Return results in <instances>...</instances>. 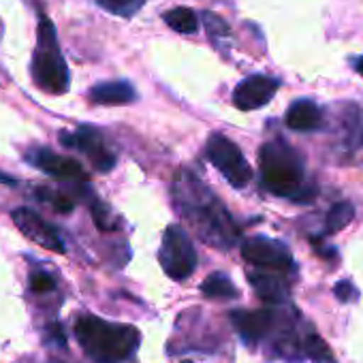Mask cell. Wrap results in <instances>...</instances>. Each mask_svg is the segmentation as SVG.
<instances>
[{
	"mask_svg": "<svg viewBox=\"0 0 363 363\" xmlns=\"http://www.w3.org/2000/svg\"><path fill=\"white\" fill-rule=\"evenodd\" d=\"M173 197L182 216L197 229L203 240L218 248H231L238 242L240 229L235 227L233 218L195 175H179Z\"/></svg>",
	"mask_w": 363,
	"mask_h": 363,
	"instance_id": "cell-1",
	"label": "cell"
},
{
	"mask_svg": "<svg viewBox=\"0 0 363 363\" xmlns=\"http://www.w3.org/2000/svg\"><path fill=\"white\" fill-rule=\"evenodd\" d=\"M75 337L84 352L96 363H120L128 359L139 344V331L130 325L107 323L96 316H84L75 325Z\"/></svg>",
	"mask_w": 363,
	"mask_h": 363,
	"instance_id": "cell-2",
	"label": "cell"
},
{
	"mask_svg": "<svg viewBox=\"0 0 363 363\" xmlns=\"http://www.w3.org/2000/svg\"><path fill=\"white\" fill-rule=\"evenodd\" d=\"M263 184L278 197H297L303 184V160L284 141H267L259 152Z\"/></svg>",
	"mask_w": 363,
	"mask_h": 363,
	"instance_id": "cell-3",
	"label": "cell"
},
{
	"mask_svg": "<svg viewBox=\"0 0 363 363\" xmlns=\"http://www.w3.org/2000/svg\"><path fill=\"white\" fill-rule=\"evenodd\" d=\"M33 79L35 84L52 94H62L69 88V69L60 54L54 24L48 18L39 22V45L33 56Z\"/></svg>",
	"mask_w": 363,
	"mask_h": 363,
	"instance_id": "cell-4",
	"label": "cell"
},
{
	"mask_svg": "<svg viewBox=\"0 0 363 363\" xmlns=\"http://www.w3.org/2000/svg\"><path fill=\"white\" fill-rule=\"evenodd\" d=\"M158 259H160L164 274L173 280H184L197 269L195 246H193L191 238L177 225H171L164 229Z\"/></svg>",
	"mask_w": 363,
	"mask_h": 363,
	"instance_id": "cell-5",
	"label": "cell"
},
{
	"mask_svg": "<svg viewBox=\"0 0 363 363\" xmlns=\"http://www.w3.org/2000/svg\"><path fill=\"white\" fill-rule=\"evenodd\" d=\"M208 160L225 175L233 189H244L252 179V169L242 150L225 135H212L206 145Z\"/></svg>",
	"mask_w": 363,
	"mask_h": 363,
	"instance_id": "cell-6",
	"label": "cell"
},
{
	"mask_svg": "<svg viewBox=\"0 0 363 363\" xmlns=\"http://www.w3.org/2000/svg\"><path fill=\"white\" fill-rule=\"evenodd\" d=\"M242 257L267 272L286 274L295 267L289 248L269 238H250L242 244Z\"/></svg>",
	"mask_w": 363,
	"mask_h": 363,
	"instance_id": "cell-7",
	"label": "cell"
},
{
	"mask_svg": "<svg viewBox=\"0 0 363 363\" xmlns=\"http://www.w3.org/2000/svg\"><path fill=\"white\" fill-rule=\"evenodd\" d=\"M60 141L67 147H73V150H79V152L88 154V158L92 160V164L99 171H103V173L109 171V169H113V164H116V156L105 147L103 137L94 128H90V126L77 128L75 133H62L60 135Z\"/></svg>",
	"mask_w": 363,
	"mask_h": 363,
	"instance_id": "cell-8",
	"label": "cell"
},
{
	"mask_svg": "<svg viewBox=\"0 0 363 363\" xmlns=\"http://www.w3.org/2000/svg\"><path fill=\"white\" fill-rule=\"evenodd\" d=\"M13 223L18 225V229L30 240L35 242L37 246L45 248V250H52V252H65V242L62 238L58 235V231L48 225L39 214H35L33 210L28 208H20L11 214Z\"/></svg>",
	"mask_w": 363,
	"mask_h": 363,
	"instance_id": "cell-9",
	"label": "cell"
},
{
	"mask_svg": "<svg viewBox=\"0 0 363 363\" xmlns=\"http://www.w3.org/2000/svg\"><path fill=\"white\" fill-rule=\"evenodd\" d=\"M278 86H280L278 79L265 75H252L242 84H238V88L233 90V105L242 111L265 107L278 92Z\"/></svg>",
	"mask_w": 363,
	"mask_h": 363,
	"instance_id": "cell-10",
	"label": "cell"
},
{
	"mask_svg": "<svg viewBox=\"0 0 363 363\" xmlns=\"http://www.w3.org/2000/svg\"><path fill=\"white\" fill-rule=\"evenodd\" d=\"M28 160L37 169H41L54 177H60V179H82L84 177V167L77 160L58 156L52 150H35V152H30Z\"/></svg>",
	"mask_w": 363,
	"mask_h": 363,
	"instance_id": "cell-11",
	"label": "cell"
},
{
	"mask_svg": "<svg viewBox=\"0 0 363 363\" xmlns=\"http://www.w3.org/2000/svg\"><path fill=\"white\" fill-rule=\"evenodd\" d=\"M235 331L246 342H259L267 335L272 327V314L267 310H235L231 314Z\"/></svg>",
	"mask_w": 363,
	"mask_h": 363,
	"instance_id": "cell-12",
	"label": "cell"
},
{
	"mask_svg": "<svg viewBox=\"0 0 363 363\" xmlns=\"http://www.w3.org/2000/svg\"><path fill=\"white\" fill-rule=\"evenodd\" d=\"M248 282L265 303H284L289 299V282L276 272H250Z\"/></svg>",
	"mask_w": 363,
	"mask_h": 363,
	"instance_id": "cell-13",
	"label": "cell"
},
{
	"mask_svg": "<svg viewBox=\"0 0 363 363\" xmlns=\"http://www.w3.org/2000/svg\"><path fill=\"white\" fill-rule=\"evenodd\" d=\"M284 120H286V126L291 130L310 133V130H316L323 124V111L318 109L316 103H312L308 99H301V101H295L289 107Z\"/></svg>",
	"mask_w": 363,
	"mask_h": 363,
	"instance_id": "cell-14",
	"label": "cell"
},
{
	"mask_svg": "<svg viewBox=\"0 0 363 363\" xmlns=\"http://www.w3.org/2000/svg\"><path fill=\"white\" fill-rule=\"evenodd\" d=\"M135 88L128 82H105L90 92V99L99 105H124L135 101Z\"/></svg>",
	"mask_w": 363,
	"mask_h": 363,
	"instance_id": "cell-15",
	"label": "cell"
},
{
	"mask_svg": "<svg viewBox=\"0 0 363 363\" xmlns=\"http://www.w3.org/2000/svg\"><path fill=\"white\" fill-rule=\"evenodd\" d=\"M201 293L208 299H235L238 286L231 282L227 274H212L201 282Z\"/></svg>",
	"mask_w": 363,
	"mask_h": 363,
	"instance_id": "cell-16",
	"label": "cell"
},
{
	"mask_svg": "<svg viewBox=\"0 0 363 363\" xmlns=\"http://www.w3.org/2000/svg\"><path fill=\"white\" fill-rule=\"evenodd\" d=\"M162 20L169 28H173L177 33H184V35L197 33V28H199V18L189 7H175V9L167 11L162 16Z\"/></svg>",
	"mask_w": 363,
	"mask_h": 363,
	"instance_id": "cell-17",
	"label": "cell"
},
{
	"mask_svg": "<svg viewBox=\"0 0 363 363\" xmlns=\"http://www.w3.org/2000/svg\"><path fill=\"white\" fill-rule=\"evenodd\" d=\"M352 218H354V208H352L350 201H340V203H335V206L329 210L327 218H325V233H327V235H333V233L342 231L346 225H350Z\"/></svg>",
	"mask_w": 363,
	"mask_h": 363,
	"instance_id": "cell-18",
	"label": "cell"
},
{
	"mask_svg": "<svg viewBox=\"0 0 363 363\" xmlns=\"http://www.w3.org/2000/svg\"><path fill=\"white\" fill-rule=\"evenodd\" d=\"M306 354L312 359V363H335V357L331 352V348L325 344V340L320 335H308L303 342Z\"/></svg>",
	"mask_w": 363,
	"mask_h": 363,
	"instance_id": "cell-19",
	"label": "cell"
},
{
	"mask_svg": "<svg viewBox=\"0 0 363 363\" xmlns=\"http://www.w3.org/2000/svg\"><path fill=\"white\" fill-rule=\"evenodd\" d=\"M141 3L143 0H99L101 7L116 16H133L141 7Z\"/></svg>",
	"mask_w": 363,
	"mask_h": 363,
	"instance_id": "cell-20",
	"label": "cell"
},
{
	"mask_svg": "<svg viewBox=\"0 0 363 363\" xmlns=\"http://www.w3.org/2000/svg\"><path fill=\"white\" fill-rule=\"evenodd\" d=\"M48 191H50V189H39L37 197L43 199V201H50V203L54 206L56 212H65V214L73 212L75 201H73L71 197H67V195H52V193H48Z\"/></svg>",
	"mask_w": 363,
	"mask_h": 363,
	"instance_id": "cell-21",
	"label": "cell"
},
{
	"mask_svg": "<svg viewBox=\"0 0 363 363\" xmlns=\"http://www.w3.org/2000/svg\"><path fill=\"white\" fill-rule=\"evenodd\" d=\"M92 218H94V223L99 225L101 231H113V229H116V225L109 220V212H107L105 206L99 203V201L92 206Z\"/></svg>",
	"mask_w": 363,
	"mask_h": 363,
	"instance_id": "cell-22",
	"label": "cell"
},
{
	"mask_svg": "<svg viewBox=\"0 0 363 363\" xmlns=\"http://www.w3.org/2000/svg\"><path fill=\"white\" fill-rule=\"evenodd\" d=\"M54 286H56L54 278L50 274H43V272L35 274L33 280H30V289L35 293H50V291H54Z\"/></svg>",
	"mask_w": 363,
	"mask_h": 363,
	"instance_id": "cell-23",
	"label": "cell"
},
{
	"mask_svg": "<svg viewBox=\"0 0 363 363\" xmlns=\"http://www.w3.org/2000/svg\"><path fill=\"white\" fill-rule=\"evenodd\" d=\"M335 297H337V301H342V303H350V301H354L357 299V289L350 284V282H337L335 284Z\"/></svg>",
	"mask_w": 363,
	"mask_h": 363,
	"instance_id": "cell-24",
	"label": "cell"
},
{
	"mask_svg": "<svg viewBox=\"0 0 363 363\" xmlns=\"http://www.w3.org/2000/svg\"><path fill=\"white\" fill-rule=\"evenodd\" d=\"M0 182H3V184H7V186H16L18 184L13 177H7V175H0Z\"/></svg>",
	"mask_w": 363,
	"mask_h": 363,
	"instance_id": "cell-25",
	"label": "cell"
},
{
	"mask_svg": "<svg viewBox=\"0 0 363 363\" xmlns=\"http://www.w3.org/2000/svg\"><path fill=\"white\" fill-rule=\"evenodd\" d=\"M354 69H357V73H359V75H363V56L354 60Z\"/></svg>",
	"mask_w": 363,
	"mask_h": 363,
	"instance_id": "cell-26",
	"label": "cell"
},
{
	"mask_svg": "<svg viewBox=\"0 0 363 363\" xmlns=\"http://www.w3.org/2000/svg\"><path fill=\"white\" fill-rule=\"evenodd\" d=\"M0 37H3V22H0Z\"/></svg>",
	"mask_w": 363,
	"mask_h": 363,
	"instance_id": "cell-27",
	"label": "cell"
},
{
	"mask_svg": "<svg viewBox=\"0 0 363 363\" xmlns=\"http://www.w3.org/2000/svg\"><path fill=\"white\" fill-rule=\"evenodd\" d=\"M182 363H195V361H182Z\"/></svg>",
	"mask_w": 363,
	"mask_h": 363,
	"instance_id": "cell-28",
	"label": "cell"
}]
</instances>
